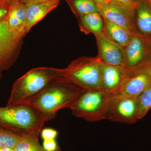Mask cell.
Listing matches in <instances>:
<instances>
[{"instance_id": "cell-12", "label": "cell", "mask_w": 151, "mask_h": 151, "mask_svg": "<svg viewBox=\"0 0 151 151\" xmlns=\"http://www.w3.org/2000/svg\"><path fill=\"white\" fill-rule=\"evenodd\" d=\"M61 0H50L26 5V19L22 30L24 37L47 14L56 8Z\"/></svg>"}, {"instance_id": "cell-34", "label": "cell", "mask_w": 151, "mask_h": 151, "mask_svg": "<svg viewBox=\"0 0 151 151\" xmlns=\"http://www.w3.org/2000/svg\"><path fill=\"white\" fill-rule=\"evenodd\" d=\"M40 151H46L45 150H44L43 148H42L41 149V150H40Z\"/></svg>"}, {"instance_id": "cell-25", "label": "cell", "mask_w": 151, "mask_h": 151, "mask_svg": "<svg viewBox=\"0 0 151 151\" xmlns=\"http://www.w3.org/2000/svg\"><path fill=\"white\" fill-rule=\"evenodd\" d=\"M116 2L127 6L132 8H136V6L137 4L138 0H113Z\"/></svg>"}, {"instance_id": "cell-1", "label": "cell", "mask_w": 151, "mask_h": 151, "mask_svg": "<svg viewBox=\"0 0 151 151\" xmlns=\"http://www.w3.org/2000/svg\"><path fill=\"white\" fill-rule=\"evenodd\" d=\"M84 91L61 77L22 104L32 107L47 122L54 119L60 110L70 108Z\"/></svg>"}, {"instance_id": "cell-10", "label": "cell", "mask_w": 151, "mask_h": 151, "mask_svg": "<svg viewBox=\"0 0 151 151\" xmlns=\"http://www.w3.org/2000/svg\"><path fill=\"white\" fill-rule=\"evenodd\" d=\"M95 37L98 50L97 56L102 62L108 65L127 68L121 47L109 40L103 34Z\"/></svg>"}, {"instance_id": "cell-32", "label": "cell", "mask_w": 151, "mask_h": 151, "mask_svg": "<svg viewBox=\"0 0 151 151\" xmlns=\"http://www.w3.org/2000/svg\"><path fill=\"white\" fill-rule=\"evenodd\" d=\"M145 3L147 5L149 6L151 8V0H139Z\"/></svg>"}, {"instance_id": "cell-20", "label": "cell", "mask_w": 151, "mask_h": 151, "mask_svg": "<svg viewBox=\"0 0 151 151\" xmlns=\"http://www.w3.org/2000/svg\"><path fill=\"white\" fill-rule=\"evenodd\" d=\"M139 120L143 119L151 108V86L143 92L137 99Z\"/></svg>"}, {"instance_id": "cell-11", "label": "cell", "mask_w": 151, "mask_h": 151, "mask_svg": "<svg viewBox=\"0 0 151 151\" xmlns=\"http://www.w3.org/2000/svg\"><path fill=\"white\" fill-rule=\"evenodd\" d=\"M130 72L119 90L112 94L137 99L151 86V77L148 75L143 73Z\"/></svg>"}, {"instance_id": "cell-29", "label": "cell", "mask_w": 151, "mask_h": 151, "mask_svg": "<svg viewBox=\"0 0 151 151\" xmlns=\"http://www.w3.org/2000/svg\"><path fill=\"white\" fill-rule=\"evenodd\" d=\"M145 43L146 47V53L151 55V42H145Z\"/></svg>"}, {"instance_id": "cell-23", "label": "cell", "mask_w": 151, "mask_h": 151, "mask_svg": "<svg viewBox=\"0 0 151 151\" xmlns=\"http://www.w3.org/2000/svg\"><path fill=\"white\" fill-rule=\"evenodd\" d=\"M57 135V131L51 128H45L41 131V136L43 140L52 139H55Z\"/></svg>"}, {"instance_id": "cell-13", "label": "cell", "mask_w": 151, "mask_h": 151, "mask_svg": "<svg viewBox=\"0 0 151 151\" xmlns=\"http://www.w3.org/2000/svg\"><path fill=\"white\" fill-rule=\"evenodd\" d=\"M122 49L125 65L129 71L139 65L145 56V43L139 34L134 35Z\"/></svg>"}, {"instance_id": "cell-6", "label": "cell", "mask_w": 151, "mask_h": 151, "mask_svg": "<svg viewBox=\"0 0 151 151\" xmlns=\"http://www.w3.org/2000/svg\"><path fill=\"white\" fill-rule=\"evenodd\" d=\"M106 119L113 122L134 124L139 120L137 99L109 94Z\"/></svg>"}, {"instance_id": "cell-24", "label": "cell", "mask_w": 151, "mask_h": 151, "mask_svg": "<svg viewBox=\"0 0 151 151\" xmlns=\"http://www.w3.org/2000/svg\"><path fill=\"white\" fill-rule=\"evenodd\" d=\"M42 148L46 151H61L56 141L53 139L43 140Z\"/></svg>"}, {"instance_id": "cell-2", "label": "cell", "mask_w": 151, "mask_h": 151, "mask_svg": "<svg viewBox=\"0 0 151 151\" xmlns=\"http://www.w3.org/2000/svg\"><path fill=\"white\" fill-rule=\"evenodd\" d=\"M62 73L63 69L52 67L36 68L29 70L14 83L6 106L25 103L61 78Z\"/></svg>"}, {"instance_id": "cell-4", "label": "cell", "mask_w": 151, "mask_h": 151, "mask_svg": "<svg viewBox=\"0 0 151 151\" xmlns=\"http://www.w3.org/2000/svg\"><path fill=\"white\" fill-rule=\"evenodd\" d=\"M101 62L97 56L79 58L63 68L61 78L84 90L103 91L100 77Z\"/></svg>"}, {"instance_id": "cell-16", "label": "cell", "mask_w": 151, "mask_h": 151, "mask_svg": "<svg viewBox=\"0 0 151 151\" xmlns=\"http://www.w3.org/2000/svg\"><path fill=\"white\" fill-rule=\"evenodd\" d=\"M135 25L138 34L151 35V8L139 1L135 8Z\"/></svg>"}, {"instance_id": "cell-22", "label": "cell", "mask_w": 151, "mask_h": 151, "mask_svg": "<svg viewBox=\"0 0 151 151\" xmlns=\"http://www.w3.org/2000/svg\"><path fill=\"white\" fill-rule=\"evenodd\" d=\"M130 71L133 73H145L151 77V55L146 53L142 61Z\"/></svg>"}, {"instance_id": "cell-30", "label": "cell", "mask_w": 151, "mask_h": 151, "mask_svg": "<svg viewBox=\"0 0 151 151\" xmlns=\"http://www.w3.org/2000/svg\"><path fill=\"white\" fill-rule=\"evenodd\" d=\"M139 35L145 42H151V35L148 36H144L141 35Z\"/></svg>"}, {"instance_id": "cell-19", "label": "cell", "mask_w": 151, "mask_h": 151, "mask_svg": "<svg viewBox=\"0 0 151 151\" xmlns=\"http://www.w3.org/2000/svg\"><path fill=\"white\" fill-rule=\"evenodd\" d=\"M77 18L97 12V5L93 0H65Z\"/></svg>"}, {"instance_id": "cell-5", "label": "cell", "mask_w": 151, "mask_h": 151, "mask_svg": "<svg viewBox=\"0 0 151 151\" xmlns=\"http://www.w3.org/2000/svg\"><path fill=\"white\" fill-rule=\"evenodd\" d=\"M109 94L102 91L84 90L70 106L73 116L87 122L106 119Z\"/></svg>"}, {"instance_id": "cell-26", "label": "cell", "mask_w": 151, "mask_h": 151, "mask_svg": "<svg viewBox=\"0 0 151 151\" xmlns=\"http://www.w3.org/2000/svg\"><path fill=\"white\" fill-rule=\"evenodd\" d=\"M9 5L0 3V21L6 18L9 9Z\"/></svg>"}, {"instance_id": "cell-3", "label": "cell", "mask_w": 151, "mask_h": 151, "mask_svg": "<svg viewBox=\"0 0 151 151\" xmlns=\"http://www.w3.org/2000/svg\"><path fill=\"white\" fill-rule=\"evenodd\" d=\"M45 119L29 105L25 104L0 107V127L24 134L40 133Z\"/></svg>"}, {"instance_id": "cell-27", "label": "cell", "mask_w": 151, "mask_h": 151, "mask_svg": "<svg viewBox=\"0 0 151 151\" xmlns=\"http://www.w3.org/2000/svg\"><path fill=\"white\" fill-rule=\"evenodd\" d=\"M50 0H19L20 2L22 3L25 5L30 4L34 3L41 2L46 1Z\"/></svg>"}, {"instance_id": "cell-8", "label": "cell", "mask_w": 151, "mask_h": 151, "mask_svg": "<svg viewBox=\"0 0 151 151\" xmlns=\"http://www.w3.org/2000/svg\"><path fill=\"white\" fill-rule=\"evenodd\" d=\"M97 5V11L103 19L126 29L133 35L138 34L135 25V9L113 1L106 5Z\"/></svg>"}, {"instance_id": "cell-17", "label": "cell", "mask_w": 151, "mask_h": 151, "mask_svg": "<svg viewBox=\"0 0 151 151\" xmlns=\"http://www.w3.org/2000/svg\"><path fill=\"white\" fill-rule=\"evenodd\" d=\"M80 30L86 34L92 33L95 36L103 34L104 29L103 19L97 12L77 18Z\"/></svg>"}, {"instance_id": "cell-31", "label": "cell", "mask_w": 151, "mask_h": 151, "mask_svg": "<svg viewBox=\"0 0 151 151\" xmlns=\"http://www.w3.org/2000/svg\"><path fill=\"white\" fill-rule=\"evenodd\" d=\"M16 1L17 0H0V3L9 6L12 3Z\"/></svg>"}, {"instance_id": "cell-14", "label": "cell", "mask_w": 151, "mask_h": 151, "mask_svg": "<svg viewBox=\"0 0 151 151\" xmlns=\"http://www.w3.org/2000/svg\"><path fill=\"white\" fill-rule=\"evenodd\" d=\"M103 35L122 48L128 44L134 35L126 29L108 20L103 19Z\"/></svg>"}, {"instance_id": "cell-9", "label": "cell", "mask_w": 151, "mask_h": 151, "mask_svg": "<svg viewBox=\"0 0 151 151\" xmlns=\"http://www.w3.org/2000/svg\"><path fill=\"white\" fill-rule=\"evenodd\" d=\"M100 77L103 91L107 94L116 93L130 73L126 68L105 64L101 61Z\"/></svg>"}, {"instance_id": "cell-18", "label": "cell", "mask_w": 151, "mask_h": 151, "mask_svg": "<svg viewBox=\"0 0 151 151\" xmlns=\"http://www.w3.org/2000/svg\"><path fill=\"white\" fill-rule=\"evenodd\" d=\"M39 133L22 134L21 137L14 147L15 151H40L42 147L39 142Z\"/></svg>"}, {"instance_id": "cell-15", "label": "cell", "mask_w": 151, "mask_h": 151, "mask_svg": "<svg viewBox=\"0 0 151 151\" xmlns=\"http://www.w3.org/2000/svg\"><path fill=\"white\" fill-rule=\"evenodd\" d=\"M26 12V6L17 0L9 5L8 13L6 18L10 29L19 33L23 37L22 30L25 22Z\"/></svg>"}, {"instance_id": "cell-35", "label": "cell", "mask_w": 151, "mask_h": 151, "mask_svg": "<svg viewBox=\"0 0 151 151\" xmlns=\"http://www.w3.org/2000/svg\"><path fill=\"white\" fill-rule=\"evenodd\" d=\"M0 71H1V70H0Z\"/></svg>"}, {"instance_id": "cell-28", "label": "cell", "mask_w": 151, "mask_h": 151, "mask_svg": "<svg viewBox=\"0 0 151 151\" xmlns=\"http://www.w3.org/2000/svg\"><path fill=\"white\" fill-rule=\"evenodd\" d=\"M97 5H106L111 3L113 0H93Z\"/></svg>"}, {"instance_id": "cell-21", "label": "cell", "mask_w": 151, "mask_h": 151, "mask_svg": "<svg viewBox=\"0 0 151 151\" xmlns=\"http://www.w3.org/2000/svg\"><path fill=\"white\" fill-rule=\"evenodd\" d=\"M22 134L15 133L0 127V148H14Z\"/></svg>"}, {"instance_id": "cell-33", "label": "cell", "mask_w": 151, "mask_h": 151, "mask_svg": "<svg viewBox=\"0 0 151 151\" xmlns=\"http://www.w3.org/2000/svg\"><path fill=\"white\" fill-rule=\"evenodd\" d=\"M0 151H15L13 148H0Z\"/></svg>"}, {"instance_id": "cell-7", "label": "cell", "mask_w": 151, "mask_h": 151, "mask_svg": "<svg viewBox=\"0 0 151 151\" xmlns=\"http://www.w3.org/2000/svg\"><path fill=\"white\" fill-rule=\"evenodd\" d=\"M6 18L0 21L1 71L9 68L14 63L23 38L19 33L10 29Z\"/></svg>"}]
</instances>
